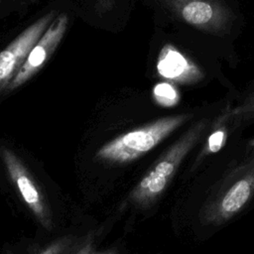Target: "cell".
I'll use <instances>...</instances> for the list:
<instances>
[{"instance_id": "3957f363", "label": "cell", "mask_w": 254, "mask_h": 254, "mask_svg": "<svg viewBox=\"0 0 254 254\" xmlns=\"http://www.w3.org/2000/svg\"><path fill=\"white\" fill-rule=\"evenodd\" d=\"M254 196V155L235 168L203 203L199 218L203 224L219 225L238 214Z\"/></svg>"}, {"instance_id": "5b68a950", "label": "cell", "mask_w": 254, "mask_h": 254, "mask_svg": "<svg viewBox=\"0 0 254 254\" xmlns=\"http://www.w3.org/2000/svg\"><path fill=\"white\" fill-rule=\"evenodd\" d=\"M0 156L10 181L16 187L27 207L46 229H51L53 222L46 197L30 171L11 149L1 147Z\"/></svg>"}, {"instance_id": "52a82bcc", "label": "cell", "mask_w": 254, "mask_h": 254, "mask_svg": "<svg viewBox=\"0 0 254 254\" xmlns=\"http://www.w3.org/2000/svg\"><path fill=\"white\" fill-rule=\"evenodd\" d=\"M68 17L63 13L59 15L32 48L25 63L12 79L7 90L11 91L23 85L32 78L47 63L63 40L67 28Z\"/></svg>"}, {"instance_id": "5bb4252c", "label": "cell", "mask_w": 254, "mask_h": 254, "mask_svg": "<svg viewBox=\"0 0 254 254\" xmlns=\"http://www.w3.org/2000/svg\"><path fill=\"white\" fill-rule=\"evenodd\" d=\"M248 145H249L250 147H253V148H254V138H252V139L249 141Z\"/></svg>"}, {"instance_id": "7c38bea8", "label": "cell", "mask_w": 254, "mask_h": 254, "mask_svg": "<svg viewBox=\"0 0 254 254\" xmlns=\"http://www.w3.org/2000/svg\"><path fill=\"white\" fill-rule=\"evenodd\" d=\"M117 0H96L98 13H105L112 9Z\"/></svg>"}, {"instance_id": "7a4b0ae2", "label": "cell", "mask_w": 254, "mask_h": 254, "mask_svg": "<svg viewBox=\"0 0 254 254\" xmlns=\"http://www.w3.org/2000/svg\"><path fill=\"white\" fill-rule=\"evenodd\" d=\"M191 118V113L175 114L130 130L101 146L95 153V159L110 164L133 162L150 152Z\"/></svg>"}, {"instance_id": "4fadbf2b", "label": "cell", "mask_w": 254, "mask_h": 254, "mask_svg": "<svg viewBox=\"0 0 254 254\" xmlns=\"http://www.w3.org/2000/svg\"><path fill=\"white\" fill-rule=\"evenodd\" d=\"M63 248V243L62 242H56L52 244L50 247H48L46 250H44L41 254H59L60 251Z\"/></svg>"}, {"instance_id": "30bf717a", "label": "cell", "mask_w": 254, "mask_h": 254, "mask_svg": "<svg viewBox=\"0 0 254 254\" xmlns=\"http://www.w3.org/2000/svg\"><path fill=\"white\" fill-rule=\"evenodd\" d=\"M223 112L229 120V123H233L234 127L241 121L254 118V92L238 106L232 109L226 108Z\"/></svg>"}, {"instance_id": "ba28073f", "label": "cell", "mask_w": 254, "mask_h": 254, "mask_svg": "<svg viewBox=\"0 0 254 254\" xmlns=\"http://www.w3.org/2000/svg\"><path fill=\"white\" fill-rule=\"evenodd\" d=\"M159 75L179 84H194L204 78L201 68L171 44H166L157 60Z\"/></svg>"}, {"instance_id": "277c9868", "label": "cell", "mask_w": 254, "mask_h": 254, "mask_svg": "<svg viewBox=\"0 0 254 254\" xmlns=\"http://www.w3.org/2000/svg\"><path fill=\"white\" fill-rule=\"evenodd\" d=\"M179 19L200 31L217 34L226 30L231 13L219 0H161Z\"/></svg>"}, {"instance_id": "9c48e42d", "label": "cell", "mask_w": 254, "mask_h": 254, "mask_svg": "<svg viewBox=\"0 0 254 254\" xmlns=\"http://www.w3.org/2000/svg\"><path fill=\"white\" fill-rule=\"evenodd\" d=\"M229 127L230 124L228 120L222 114H220L212 124L213 129L208 135L206 143L204 144L200 153L198 154L195 160V165H197L207 156L217 153L224 147L227 137L229 135Z\"/></svg>"}, {"instance_id": "8fae6325", "label": "cell", "mask_w": 254, "mask_h": 254, "mask_svg": "<svg viewBox=\"0 0 254 254\" xmlns=\"http://www.w3.org/2000/svg\"><path fill=\"white\" fill-rule=\"evenodd\" d=\"M153 96L158 104L165 107L174 106L180 99L177 89L169 82L158 83L153 89Z\"/></svg>"}, {"instance_id": "8992f818", "label": "cell", "mask_w": 254, "mask_h": 254, "mask_svg": "<svg viewBox=\"0 0 254 254\" xmlns=\"http://www.w3.org/2000/svg\"><path fill=\"white\" fill-rule=\"evenodd\" d=\"M55 14V11H51L38 19L0 52V94L7 90L32 48L54 21Z\"/></svg>"}, {"instance_id": "6da1fadb", "label": "cell", "mask_w": 254, "mask_h": 254, "mask_svg": "<svg viewBox=\"0 0 254 254\" xmlns=\"http://www.w3.org/2000/svg\"><path fill=\"white\" fill-rule=\"evenodd\" d=\"M207 126L208 120L202 118L183 133L133 188L129 199L140 207L151 206L167 190L181 164L198 143Z\"/></svg>"}, {"instance_id": "9a60e30c", "label": "cell", "mask_w": 254, "mask_h": 254, "mask_svg": "<svg viewBox=\"0 0 254 254\" xmlns=\"http://www.w3.org/2000/svg\"><path fill=\"white\" fill-rule=\"evenodd\" d=\"M96 254H113L111 252H102V253H96Z\"/></svg>"}]
</instances>
